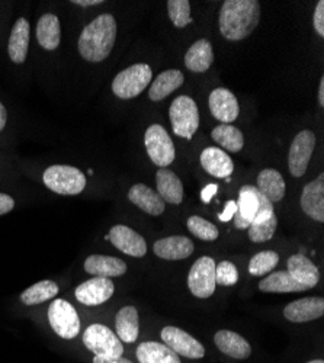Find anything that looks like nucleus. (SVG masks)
Returning <instances> with one entry per match:
<instances>
[{"label":"nucleus","instance_id":"nucleus-1","mask_svg":"<svg viewBox=\"0 0 324 363\" xmlns=\"http://www.w3.org/2000/svg\"><path fill=\"white\" fill-rule=\"evenodd\" d=\"M259 21L260 5L256 0H225L218 16L220 33L228 41H242L255 31Z\"/></svg>","mask_w":324,"mask_h":363},{"label":"nucleus","instance_id":"nucleus-2","mask_svg":"<svg viewBox=\"0 0 324 363\" xmlns=\"http://www.w3.org/2000/svg\"><path fill=\"white\" fill-rule=\"evenodd\" d=\"M116 21L104 13L83 28L79 38V52L91 63H101L111 54L116 40Z\"/></svg>","mask_w":324,"mask_h":363},{"label":"nucleus","instance_id":"nucleus-3","mask_svg":"<svg viewBox=\"0 0 324 363\" xmlns=\"http://www.w3.org/2000/svg\"><path fill=\"white\" fill-rule=\"evenodd\" d=\"M153 72L149 65L138 63L118 73L112 82V92L120 99H133L141 95L143 90L150 84Z\"/></svg>","mask_w":324,"mask_h":363},{"label":"nucleus","instance_id":"nucleus-4","mask_svg":"<svg viewBox=\"0 0 324 363\" xmlns=\"http://www.w3.org/2000/svg\"><path fill=\"white\" fill-rule=\"evenodd\" d=\"M44 185L60 195H79L86 188V176L73 166L57 164L44 172Z\"/></svg>","mask_w":324,"mask_h":363},{"label":"nucleus","instance_id":"nucleus-5","mask_svg":"<svg viewBox=\"0 0 324 363\" xmlns=\"http://www.w3.org/2000/svg\"><path fill=\"white\" fill-rule=\"evenodd\" d=\"M173 133L185 140H191L199 128V112L196 102L189 96H178L169 109Z\"/></svg>","mask_w":324,"mask_h":363},{"label":"nucleus","instance_id":"nucleus-6","mask_svg":"<svg viewBox=\"0 0 324 363\" xmlns=\"http://www.w3.org/2000/svg\"><path fill=\"white\" fill-rule=\"evenodd\" d=\"M83 343L95 356L120 357L124 353L121 340L104 324H92L83 333Z\"/></svg>","mask_w":324,"mask_h":363},{"label":"nucleus","instance_id":"nucleus-7","mask_svg":"<svg viewBox=\"0 0 324 363\" xmlns=\"http://www.w3.org/2000/svg\"><path fill=\"white\" fill-rule=\"evenodd\" d=\"M48 321L62 339L72 340L80 331V320L74 307L66 299H54L48 307Z\"/></svg>","mask_w":324,"mask_h":363},{"label":"nucleus","instance_id":"nucleus-8","mask_svg":"<svg viewBox=\"0 0 324 363\" xmlns=\"http://www.w3.org/2000/svg\"><path fill=\"white\" fill-rule=\"evenodd\" d=\"M144 144L150 160L159 167H167L173 163L176 150L167 131L160 124H153L145 131Z\"/></svg>","mask_w":324,"mask_h":363},{"label":"nucleus","instance_id":"nucleus-9","mask_svg":"<svg viewBox=\"0 0 324 363\" xmlns=\"http://www.w3.org/2000/svg\"><path fill=\"white\" fill-rule=\"evenodd\" d=\"M216 262L213 257H199L191 267L188 288L196 298H210L216 292Z\"/></svg>","mask_w":324,"mask_h":363},{"label":"nucleus","instance_id":"nucleus-10","mask_svg":"<svg viewBox=\"0 0 324 363\" xmlns=\"http://www.w3.org/2000/svg\"><path fill=\"white\" fill-rule=\"evenodd\" d=\"M315 148V134L310 130H304L292 140L288 155L289 173L294 177H303L307 172L308 163Z\"/></svg>","mask_w":324,"mask_h":363},{"label":"nucleus","instance_id":"nucleus-11","mask_svg":"<svg viewBox=\"0 0 324 363\" xmlns=\"http://www.w3.org/2000/svg\"><path fill=\"white\" fill-rule=\"evenodd\" d=\"M160 336L164 345L178 356L188 359H202L205 356L203 346L182 328L167 325L162 330Z\"/></svg>","mask_w":324,"mask_h":363},{"label":"nucleus","instance_id":"nucleus-12","mask_svg":"<svg viewBox=\"0 0 324 363\" xmlns=\"http://www.w3.org/2000/svg\"><path fill=\"white\" fill-rule=\"evenodd\" d=\"M262 196L263 195L259 192L256 186L245 185L240 188L239 201L235 202L238 203V209H235V213L233 216L235 228L246 230L250 227V224L255 221L257 216Z\"/></svg>","mask_w":324,"mask_h":363},{"label":"nucleus","instance_id":"nucleus-13","mask_svg":"<svg viewBox=\"0 0 324 363\" xmlns=\"http://www.w3.org/2000/svg\"><path fill=\"white\" fill-rule=\"evenodd\" d=\"M108 238L118 250L131 257H144L147 253V243L144 237L127 225H113L109 230Z\"/></svg>","mask_w":324,"mask_h":363},{"label":"nucleus","instance_id":"nucleus-14","mask_svg":"<svg viewBox=\"0 0 324 363\" xmlns=\"http://www.w3.org/2000/svg\"><path fill=\"white\" fill-rule=\"evenodd\" d=\"M115 291V285L109 278L94 277L76 288V299L83 306L95 307L106 302Z\"/></svg>","mask_w":324,"mask_h":363},{"label":"nucleus","instance_id":"nucleus-15","mask_svg":"<svg viewBox=\"0 0 324 363\" xmlns=\"http://www.w3.org/2000/svg\"><path fill=\"white\" fill-rule=\"evenodd\" d=\"M324 314V299L321 296H307L292 301L284 308V317L292 323L314 321Z\"/></svg>","mask_w":324,"mask_h":363},{"label":"nucleus","instance_id":"nucleus-16","mask_svg":"<svg viewBox=\"0 0 324 363\" xmlns=\"http://www.w3.org/2000/svg\"><path fill=\"white\" fill-rule=\"evenodd\" d=\"M301 209L311 220L324 221V174L307 184L301 192Z\"/></svg>","mask_w":324,"mask_h":363},{"label":"nucleus","instance_id":"nucleus-17","mask_svg":"<svg viewBox=\"0 0 324 363\" xmlns=\"http://www.w3.org/2000/svg\"><path fill=\"white\" fill-rule=\"evenodd\" d=\"M210 109L214 118L221 121V124L233 123L240 113L238 98L225 87H217L213 90L210 95Z\"/></svg>","mask_w":324,"mask_h":363},{"label":"nucleus","instance_id":"nucleus-18","mask_svg":"<svg viewBox=\"0 0 324 363\" xmlns=\"http://www.w3.org/2000/svg\"><path fill=\"white\" fill-rule=\"evenodd\" d=\"M153 250L157 257L164 260H184L194 253L195 246L192 240L185 235H172L157 240Z\"/></svg>","mask_w":324,"mask_h":363},{"label":"nucleus","instance_id":"nucleus-19","mask_svg":"<svg viewBox=\"0 0 324 363\" xmlns=\"http://www.w3.org/2000/svg\"><path fill=\"white\" fill-rule=\"evenodd\" d=\"M84 270L87 274L99 278H118L127 272V263L112 256L92 255L86 259Z\"/></svg>","mask_w":324,"mask_h":363},{"label":"nucleus","instance_id":"nucleus-20","mask_svg":"<svg viewBox=\"0 0 324 363\" xmlns=\"http://www.w3.org/2000/svg\"><path fill=\"white\" fill-rule=\"evenodd\" d=\"M128 199L149 216L157 217L164 213L166 202L162 199L157 191H153L144 184H137L131 186L128 191Z\"/></svg>","mask_w":324,"mask_h":363},{"label":"nucleus","instance_id":"nucleus-21","mask_svg":"<svg viewBox=\"0 0 324 363\" xmlns=\"http://www.w3.org/2000/svg\"><path fill=\"white\" fill-rule=\"evenodd\" d=\"M214 343L221 353L233 359L245 360L252 354L250 343L245 337H242L240 335H238V333H234L231 330L217 331L214 336Z\"/></svg>","mask_w":324,"mask_h":363},{"label":"nucleus","instance_id":"nucleus-22","mask_svg":"<svg viewBox=\"0 0 324 363\" xmlns=\"http://www.w3.org/2000/svg\"><path fill=\"white\" fill-rule=\"evenodd\" d=\"M201 166L208 174L224 179L231 176L234 170V163L231 157L223 151V148L218 147H207L201 153Z\"/></svg>","mask_w":324,"mask_h":363},{"label":"nucleus","instance_id":"nucleus-23","mask_svg":"<svg viewBox=\"0 0 324 363\" xmlns=\"http://www.w3.org/2000/svg\"><path fill=\"white\" fill-rule=\"evenodd\" d=\"M288 274L298 284L304 285L307 289L314 288L318 284L320 274L317 266L304 255H292L288 259Z\"/></svg>","mask_w":324,"mask_h":363},{"label":"nucleus","instance_id":"nucleus-24","mask_svg":"<svg viewBox=\"0 0 324 363\" xmlns=\"http://www.w3.org/2000/svg\"><path fill=\"white\" fill-rule=\"evenodd\" d=\"M214 63V51L208 40L195 41L185 54V66L194 73L207 72Z\"/></svg>","mask_w":324,"mask_h":363},{"label":"nucleus","instance_id":"nucleus-25","mask_svg":"<svg viewBox=\"0 0 324 363\" xmlns=\"http://www.w3.org/2000/svg\"><path fill=\"white\" fill-rule=\"evenodd\" d=\"M157 194L164 202L179 205L184 201V185L181 179L167 167H160L156 173Z\"/></svg>","mask_w":324,"mask_h":363},{"label":"nucleus","instance_id":"nucleus-26","mask_svg":"<svg viewBox=\"0 0 324 363\" xmlns=\"http://www.w3.org/2000/svg\"><path fill=\"white\" fill-rule=\"evenodd\" d=\"M28 47H29V22L25 18H19L9 37L8 44V52L13 63L21 65L25 63L28 55Z\"/></svg>","mask_w":324,"mask_h":363},{"label":"nucleus","instance_id":"nucleus-27","mask_svg":"<svg viewBox=\"0 0 324 363\" xmlns=\"http://www.w3.org/2000/svg\"><path fill=\"white\" fill-rule=\"evenodd\" d=\"M184 73L181 70H166L160 73L149 89V98L153 102H160L172 95L176 89L184 84Z\"/></svg>","mask_w":324,"mask_h":363},{"label":"nucleus","instance_id":"nucleus-28","mask_svg":"<svg viewBox=\"0 0 324 363\" xmlns=\"http://www.w3.org/2000/svg\"><path fill=\"white\" fill-rule=\"evenodd\" d=\"M259 192L267 196L272 203L279 202L285 196V180L282 174L275 169H263L257 174V186Z\"/></svg>","mask_w":324,"mask_h":363},{"label":"nucleus","instance_id":"nucleus-29","mask_svg":"<svg viewBox=\"0 0 324 363\" xmlns=\"http://www.w3.org/2000/svg\"><path fill=\"white\" fill-rule=\"evenodd\" d=\"M115 327L118 333V339L125 343H134L138 339L140 320L138 311L133 306L123 307L116 314Z\"/></svg>","mask_w":324,"mask_h":363},{"label":"nucleus","instance_id":"nucleus-30","mask_svg":"<svg viewBox=\"0 0 324 363\" xmlns=\"http://www.w3.org/2000/svg\"><path fill=\"white\" fill-rule=\"evenodd\" d=\"M37 40L44 50L52 51L58 48L62 41L60 21L52 13H45L40 18L37 25Z\"/></svg>","mask_w":324,"mask_h":363},{"label":"nucleus","instance_id":"nucleus-31","mask_svg":"<svg viewBox=\"0 0 324 363\" xmlns=\"http://www.w3.org/2000/svg\"><path fill=\"white\" fill-rule=\"evenodd\" d=\"M140 363H182L181 357L163 343L144 342L137 347Z\"/></svg>","mask_w":324,"mask_h":363},{"label":"nucleus","instance_id":"nucleus-32","mask_svg":"<svg viewBox=\"0 0 324 363\" xmlns=\"http://www.w3.org/2000/svg\"><path fill=\"white\" fill-rule=\"evenodd\" d=\"M259 289L268 294H286V292H303L307 288L294 279L286 270L274 272L259 282Z\"/></svg>","mask_w":324,"mask_h":363},{"label":"nucleus","instance_id":"nucleus-33","mask_svg":"<svg viewBox=\"0 0 324 363\" xmlns=\"http://www.w3.org/2000/svg\"><path fill=\"white\" fill-rule=\"evenodd\" d=\"M213 138L217 144L231 153H239L245 147L243 133L231 124H220L213 130Z\"/></svg>","mask_w":324,"mask_h":363},{"label":"nucleus","instance_id":"nucleus-34","mask_svg":"<svg viewBox=\"0 0 324 363\" xmlns=\"http://www.w3.org/2000/svg\"><path fill=\"white\" fill-rule=\"evenodd\" d=\"M58 294V285L52 281H41L29 286L21 294V301L25 306H37L54 298Z\"/></svg>","mask_w":324,"mask_h":363},{"label":"nucleus","instance_id":"nucleus-35","mask_svg":"<svg viewBox=\"0 0 324 363\" xmlns=\"http://www.w3.org/2000/svg\"><path fill=\"white\" fill-rule=\"evenodd\" d=\"M279 263V255L274 250H264L255 255L249 263V274L253 277H263L272 272Z\"/></svg>","mask_w":324,"mask_h":363},{"label":"nucleus","instance_id":"nucleus-36","mask_svg":"<svg viewBox=\"0 0 324 363\" xmlns=\"http://www.w3.org/2000/svg\"><path fill=\"white\" fill-rule=\"evenodd\" d=\"M167 12L170 21L176 28H185L192 22L191 4L188 0H169Z\"/></svg>","mask_w":324,"mask_h":363},{"label":"nucleus","instance_id":"nucleus-37","mask_svg":"<svg viewBox=\"0 0 324 363\" xmlns=\"http://www.w3.org/2000/svg\"><path fill=\"white\" fill-rule=\"evenodd\" d=\"M186 225H188V230L195 237H198L199 240H203V241H214L218 238V234H220L218 228L213 223L203 220L199 216L189 217Z\"/></svg>","mask_w":324,"mask_h":363},{"label":"nucleus","instance_id":"nucleus-38","mask_svg":"<svg viewBox=\"0 0 324 363\" xmlns=\"http://www.w3.org/2000/svg\"><path fill=\"white\" fill-rule=\"evenodd\" d=\"M278 227V218L274 214L269 220L259 223V224H252L249 227V240L252 243H264V241H269Z\"/></svg>","mask_w":324,"mask_h":363},{"label":"nucleus","instance_id":"nucleus-39","mask_svg":"<svg viewBox=\"0 0 324 363\" xmlns=\"http://www.w3.org/2000/svg\"><path fill=\"white\" fill-rule=\"evenodd\" d=\"M239 281V270L234 263L228 260H223L216 264V284L221 286H231Z\"/></svg>","mask_w":324,"mask_h":363},{"label":"nucleus","instance_id":"nucleus-40","mask_svg":"<svg viewBox=\"0 0 324 363\" xmlns=\"http://www.w3.org/2000/svg\"><path fill=\"white\" fill-rule=\"evenodd\" d=\"M313 23H314L315 33L320 37H324V2H323V0H320V2L317 4V6H315Z\"/></svg>","mask_w":324,"mask_h":363},{"label":"nucleus","instance_id":"nucleus-41","mask_svg":"<svg viewBox=\"0 0 324 363\" xmlns=\"http://www.w3.org/2000/svg\"><path fill=\"white\" fill-rule=\"evenodd\" d=\"M15 208V201L12 196L0 192V216H5Z\"/></svg>","mask_w":324,"mask_h":363},{"label":"nucleus","instance_id":"nucleus-42","mask_svg":"<svg viewBox=\"0 0 324 363\" xmlns=\"http://www.w3.org/2000/svg\"><path fill=\"white\" fill-rule=\"evenodd\" d=\"M235 209H238V203H235L234 201H228L227 205H225V209L223 211V214H220L218 218H220L221 221H224V223L233 220V216H234V213H235Z\"/></svg>","mask_w":324,"mask_h":363},{"label":"nucleus","instance_id":"nucleus-43","mask_svg":"<svg viewBox=\"0 0 324 363\" xmlns=\"http://www.w3.org/2000/svg\"><path fill=\"white\" fill-rule=\"evenodd\" d=\"M94 363H133L131 360L120 356V357H102V356H95Z\"/></svg>","mask_w":324,"mask_h":363},{"label":"nucleus","instance_id":"nucleus-44","mask_svg":"<svg viewBox=\"0 0 324 363\" xmlns=\"http://www.w3.org/2000/svg\"><path fill=\"white\" fill-rule=\"evenodd\" d=\"M217 189H218V186L217 185H208L207 188H205L203 191H202V201L205 202V203H208L210 201H211V198L217 194Z\"/></svg>","mask_w":324,"mask_h":363},{"label":"nucleus","instance_id":"nucleus-45","mask_svg":"<svg viewBox=\"0 0 324 363\" xmlns=\"http://www.w3.org/2000/svg\"><path fill=\"white\" fill-rule=\"evenodd\" d=\"M6 121H8V112L6 108L0 102V131H2L6 125Z\"/></svg>","mask_w":324,"mask_h":363},{"label":"nucleus","instance_id":"nucleus-46","mask_svg":"<svg viewBox=\"0 0 324 363\" xmlns=\"http://www.w3.org/2000/svg\"><path fill=\"white\" fill-rule=\"evenodd\" d=\"M73 4L80 6H95V5H101L102 0H73Z\"/></svg>","mask_w":324,"mask_h":363},{"label":"nucleus","instance_id":"nucleus-47","mask_svg":"<svg viewBox=\"0 0 324 363\" xmlns=\"http://www.w3.org/2000/svg\"><path fill=\"white\" fill-rule=\"evenodd\" d=\"M318 104L320 106H324V77H321L320 80V86H318Z\"/></svg>","mask_w":324,"mask_h":363},{"label":"nucleus","instance_id":"nucleus-48","mask_svg":"<svg viewBox=\"0 0 324 363\" xmlns=\"http://www.w3.org/2000/svg\"><path fill=\"white\" fill-rule=\"evenodd\" d=\"M307 363H324V362H323V359H314V360H310Z\"/></svg>","mask_w":324,"mask_h":363}]
</instances>
